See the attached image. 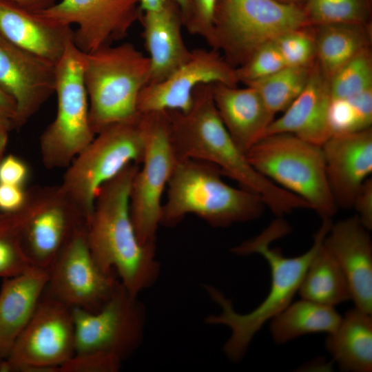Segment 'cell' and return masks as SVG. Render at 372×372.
I'll use <instances>...</instances> for the list:
<instances>
[{"mask_svg": "<svg viewBox=\"0 0 372 372\" xmlns=\"http://www.w3.org/2000/svg\"><path fill=\"white\" fill-rule=\"evenodd\" d=\"M49 278V270L32 267L3 278L0 290V361L4 360L34 314Z\"/></svg>", "mask_w": 372, "mask_h": 372, "instance_id": "obj_24", "label": "cell"}, {"mask_svg": "<svg viewBox=\"0 0 372 372\" xmlns=\"http://www.w3.org/2000/svg\"><path fill=\"white\" fill-rule=\"evenodd\" d=\"M166 0H140V7L142 11L156 10L161 8Z\"/></svg>", "mask_w": 372, "mask_h": 372, "instance_id": "obj_43", "label": "cell"}, {"mask_svg": "<svg viewBox=\"0 0 372 372\" xmlns=\"http://www.w3.org/2000/svg\"><path fill=\"white\" fill-rule=\"evenodd\" d=\"M314 63L304 67L286 66L269 76L245 85L258 92L268 110L275 116L285 112L302 92Z\"/></svg>", "mask_w": 372, "mask_h": 372, "instance_id": "obj_29", "label": "cell"}, {"mask_svg": "<svg viewBox=\"0 0 372 372\" xmlns=\"http://www.w3.org/2000/svg\"><path fill=\"white\" fill-rule=\"evenodd\" d=\"M282 3L303 6L306 0H276Z\"/></svg>", "mask_w": 372, "mask_h": 372, "instance_id": "obj_45", "label": "cell"}, {"mask_svg": "<svg viewBox=\"0 0 372 372\" xmlns=\"http://www.w3.org/2000/svg\"><path fill=\"white\" fill-rule=\"evenodd\" d=\"M286 66L273 41H271L259 48L245 64L236 68V73L238 81L245 85L269 76Z\"/></svg>", "mask_w": 372, "mask_h": 372, "instance_id": "obj_35", "label": "cell"}, {"mask_svg": "<svg viewBox=\"0 0 372 372\" xmlns=\"http://www.w3.org/2000/svg\"><path fill=\"white\" fill-rule=\"evenodd\" d=\"M139 21L150 61L149 83L160 82L188 61L192 51L183 40V23L174 0L156 10L142 11Z\"/></svg>", "mask_w": 372, "mask_h": 372, "instance_id": "obj_20", "label": "cell"}, {"mask_svg": "<svg viewBox=\"0 0 372 372\" xmlns=\"http://www.w3.org/2000/svg\"><path fill=\"white\" fill-rule=\"evenodd\" d=\"M307 25L300 6L276 0H218L210 46L237 68L263 45Z\"/></svg>", "mask_w": 372, "mask_h": 372, "instance_id": "obj_8", "label": "cell"}, {"mask_svg": "<svg viewBox=\"0 0 372 372\" xmlns=\"http://www.w3.org/2000/svg\"><path fill=\"white\" fill-rule=\"evenodd\" d=\"M23 187L0 183V211L10 212L19 209L26 198Z\"/></svg>", "mask_w": 372, "mask_h": 372, "instance_id": "obj_40", "label": "cell"}, {"mask_svg": "<svg viewBox=\"0 0 372 372\" xmlns=\"http://www.w3.org/2000/svg\"><path fill=\"white\" fill-rule=\"evenodd\" d=\"M29 176V167L21 158L9 154L0 161V183L24 187Z\"/></svg>", "mask_w": 372, "mask_h": 372, "instance_id": "obj_38", "label": "cell"}, {"mask_svg": "<svg viewBox=\"0 0 372 372\" xmlns=\"http://www.w3.org/2000/svg\"><path fill=\"white\" fill-rule=\"evenodd\" d=\"M341 317L335 307L301 298L274 316L269 329L274 342L282 344L307 334L329 333Z\"/></svg>", "mask_w": 372, "mask_h": 372, "instance_id": "obj_27", "label": "cell"}, {"mask_svg": "<svg viewBox=\"0 0 372 372\" xmlns=\"http://www.w3.org/2000/svg\"><path fill=\"white\" fill-rule=\"evenodd\" d=\"M16 105L14 100L0 87V125L14 130Z\"/></svg>", "mask_w": 372, "mask_h": 372, "instance_id": "obj_41", "label": "cell"}, {"mask_svg": "<svg viewBox=\"0 0 372 372\" xmlns=\"http://www.w3.org/2000/svg\"><path fill=\"white\" fill-rule=\"evenodd\" d=\"M150 61L132 43L85 53L83 80L95 135L106 127L137 117V100L149 83Z\"/></svg>", "mask_w": 372, "mask_h": 372, "instance_id": "obj_5", "label": "cell"}, {"mask_svg": "<svg viewBox=\"0 0 372 372\" xmlns=\"http://www.w3.org/2000/svg\"><path fill=\"white\" fill-rule=\"evenodd\" d=\"M369 231L355 215L338 221L323 245L340 266L355 307L372 314V242Z\"/></svg>", "mask_w": 372, "mask_h": 372, "instance_id": "obj_18", "label": "cell"}, {"mask_svg": "<svg viewBox=\"0 0 372 372\" xmlns=\"http://www.w3.org/2000/svg\"><path fill=\"white\" fill-rule=\"evenodd\" d=\"M303 10L310 25L369 23L371 0H306Z\"/></svg>", "mask_w": 372, "mask_h": 372, "instance_id": "obj_31", "label": "cell"}, {"mask_svg": "<svg viewBox=\"0 0 372 372\" xmlns=\"http://www.w3.org/2000/svg\"><path fill=\"white\" fill-rule=\"evenodd\" d=\"M218 0H188L182 14L183 28L194 35L203 38L210 45L216 6Z\"/></svg>", "mask_w": 372, "mask_h": 372, "instance_id": "obj_36", "label": "cell"}, {"mask_svg": "<svg viewBox=\"0 0 372 372\" xmlns=\"http://www.w3.org/2000/svg\"><path fill=\"white\" fill-rule=\"evenodd\" d=\"M32 12L46 9L57 2V0H9Z\"/></svg>", "mask_w": 372, "mask_h": 372, "instance_id": "obj_42", "label": "cell"}, {"mask_svg": "<svg viewBox=\"0 0 372 372\" xmlns=\"http://www.w3.org/2000/svg\"><path fill=\"white\" fill-rule=\"evenodd\" d=\"M9 130L0 125V161L4 156L6 147L8 142Z\"/></svg>", "mask_w": 372, "mask_h": 372, "instance_id": "obj_44", "label": "cell"}, {"mask_svg": "<svg viewBox=\"0 0 372 372\" xmlns=\"http://www.w3.org/2000/svg\"><path fill=\"white\" fill-rule=\"evenodd\" d=\"M331 98H349L372 89V54L365 48L329 80Z\"/></svg>", "mask_w": 372, "mask_h": 372, "instance_id": "obj_32", "label": "cell"}, {"mask_svg": "<svg viewBox=\"0 0 372 372\" xmlns=\"http://www.w3.org/2000/svg\"><path fill=\"white\" fill-rule=\"evenodd\" d=\"M356 215L362 225L372 229V179L367 178L360 186L353 201Z\"/></svg>", "mask_w": 372, "mask_h": 372, "instance_id": "obj_39", "label": "cell"}, {"mask_svg": "<svg viewBox=\"0 0 372 372\" xmlns=\"http://www.w3.org/2000/svg\"><path fill=\"white\" fill-rule=\"evenodd\" d=\"M23 250L33 267L49 270L87 220L59 185H34L16 210Z\"/></svg>", "mask_w": 372, "mask_h": 372, "instance_id": "obj_10", "label": "cell"}, {"mask_svg": "<svg viewBox=\"0 0 372 372\" xmlns=\"http://www.w3.org/2000/svg\"><path fill=\"white\" fill-rule=\"evenodd\" d=\"M273 41L287 66H310L316 61V45L313 25L287 31Z\"/></svg>", "mask_w": 372, "mask_h": 372, "instance_id": "obj_34", "label": "cell"}, {"mask_svg": "<svg viewBox=\"0 0 372 372\" xmlns=\"http://www.w3.org/2000/svg\"><path fill=\"white\" fill-rule=\"evenodd\" d=\"M145 153L141 114L113 123L97 133L65 168L62 192L86 219L103 185L130 163L141 165Z\"/></svg>", "mask_w": 372, "mask_h": 372, "instance_id": "obj_7", "label": "cell"}, {"mask_svg": "<svg viewBox=\"0 0 372 372\" xmlns=\"http://www.w3.org/2000/svg\"><path fill=\"white\" fill-rule=\"evenodd\" d=\"M80 231L63 249L49 269L43 295L72 309L99 311L120 283L114 272L104 271L94 259L86 238Z\"/></svg>", "mask_w": 372, "mask_h": 372, "instance_id": "obj_15", "label": "cell"}, {"mask_svg": "<svg viewBox=\"0 0 372 372\" xmlns=\"http://www.w3.org/2000/svg\"><path fill=\"white\" fill-rule=\"evenodd\" d=\"M220 83L236 86V68L214 49H195L187 62L165 79L147 84L137 100L139 114L166 110L187 112L193 93L201 84Z\"/></svg>", "mask_w": 372, "mask_h": 372, "instance_id": "obj_16", "label": "cell"}, {"mask_svg": "<svg viewBox=\"0 0 372 372\" xmlns=\"http://www.w3.org/2000/svg\"><path fill=\"white\" fill-rule=\"evenodd\" d=\"M32 267L22 248L17 211H0V278L18 276Z\"/></svg>", "mask_w": 372, "mask_h": 372, "instance_id": "obj_33", "label": "cell"}, {"mask_svg": "<svg viewBox=\"0 0 372 372\" xmlns=\"http://www.w3.org/2000/svg\"><path fill=\"white\" fill-rule=\"evenodd\" d=\"M55 63L0 36V87L16 105L14 130L23 127L54 93Z\"/></svg>", "mask_w": 372, "mask_h": 372, "instance_id": "obj_17", "label": "cell"}, {"mask_svg": "<svg viewBox=\"0 0 372 372\" xmlns=\"http://www.w3.org/2000/svg\"><path fill=\"white\" fill-rule=\"evenodd\" d=\"M321 147L338 207L353 208L360 186L372 172V128L331 136Z\"/></svg>", "mask_w": 372, "mask_h": 372, "instance_id": "obj_19", "label": "cell"}, {"mask_svg": "<svg viewBox=\"0 0 372 372\" xmlns=\"http://www.w3.org/2000/svg\"><path fill=\"white\" fill-rule=\"evenodd\" d=\"M84 56L72 39L55 64L56 113L39 138L41 161L49 169L66 168L95 136L83 80Z\"/></svg>", "mask_w": 372, "mask_h": 372, "instance_id": "obj_9", "label": "cell"}, {"mask_svg": "<svg viewBox=\"0 0 372 372\" xmlns=\"http://www.w3.org/2000/svg\"><path fill=\"white\" fill-rule=\"evenodd\" d=\"M246 156L257 172L304 200L322 220L336 214L321 146L291 134L278 133L262 137Z\"/></svg>", "mask_w": 372, "mask_h": 372, "instance_id": "obj_6", "label": "cell"}, {"mask_svg": "<svg viewBox=\"0 0 372 372\" xmlns=\"http://www.w3.org/2000/svg\"><path fill=\"white\" fill-rule=\"evenodd\" d=\"M174 1L177 4L180 10V14L182 15V14L184 12V11L186 9L188 0H174Z\"/></svg>", "mask_w": 372, "mask_h": 372, "instance_id": "obj_46", "label": "cell"}, {"mask_svg": "<svg viewBox=\"0 0 372 372\" xmlns=\"http://www.w3.org/2000/svg\"><path fill=\"white\" fill-rule=\"evenodd\" d=\"M325 348L340 369L372 371V314L356 307L349 309L337 327L327 333Z\"/></svg>", "mask_w": 372, "mask_h": 372, "instance_id": "obj_25", "label": "cell"}, {"mask_svg": "<svg viewBox=\"0 0 372 372\" xmlns=\"http://www.w3.org/2000/svg\"><path fill=\"white\" fill-rule=\"evenodd\" d=\"M141 114L145 153L130 192V212L140 243L155 244L160 225L163 193L178 159L169 134L165 111Z\"/></svg>", "mask_w": 372, "mask_h": 372, "instance_id": "obj_11", "label": "cell"}, {"mask_svg": "<svg viewBox=\"0 0 372 372\" xmlns=\"http://www.w3.org/2000/svg\"><path fill=\"white\" fill-rule=\"evenodd\" d=\"M140 165L130 163L99 189L87 224L90 251L107 273H118L120 282L138 296L154 284L160 265L155 244L138 241L130 212V192Z\"/></svg>", "mask_w": 372, "mask_h": 372, "instance_id": "obj_3", "label": "cell"}, {"mask_svg": "<svg viewBox=\"0 0 372 372\" xmlns=\"http://www.w3.org/2000/svg\"><path fill=\"white\" fill-rule=\"evenodd\" d=\"M0 36L56 64L73 39V30L71 27L49 25L34 12L11 1L0 0Z\"/></svg>", "mask_w": 372, "mask_h": 372, "instance_id": "obj_23", "label": "cell"}, {"mask_svg": "<svg viewBox=\"0 0 372 372\" xmlns=\"http://www.w3.org/2000/svg\"><path fill=\"white\" fill-rule=\"evenodd\" d=\"M121 363L118 358L103 352L78 353L60 366L57 372H116Z\"/></svg>", "mask_w": 372, "mask_h": 372, "instance_id": "obj_37", "label": "cell"}, {"mask_svg": "<svg viewBox=\"0 0 372 372\" xmlns=\"http://www.w3.org/2000/svg\"><path fill=\"white\" fill-rule=\"evenodd\" d=\"M211 87L223 124L238 147L246 154L263 137L275 116L251 86L240 88L214 83Z\"/></svg>", "mask_w": 372, "mask_h": 372, "instance_id": "obj_22", "label": "cell"}, {"mask_svg": "<svg viewBox=\"0 0 372 372\" xmlns=\"http://www.w3.org/2000/svg\"><path fill=\"white\" fill-rule=\"evenodd\" d=\"M330 101L329 81L316 61L304 90L282 116L273 119L263 137L288 133L322 146L331 137L327 118Z\"/></svg>", "mask_w": 372, "mask_h": 372, "instance_id": "obj_21", "label": "cell"}, {"mask_svg": "<svg viewBox=\"0 0 372 372\" xmlns=\"http://www.w3.org/2000/svg\"><path fill=\"white\" fill-rule=\"evenodd\" d=\"M220 168L192 158L178 160L167 184L160 225L173 227L194 214L214 227L260 218L266 206L257 194L234 187L222 179Z\"/></svg>", "mask_w": 372, "mask_h": 372, "instance_id": "obj_4", "label": "cell"}, {"mask_svg": "<svg viewBox=\"0 0 372 372\" xmlns=\"http://www.w3.org/2000/svg\"><path fill=\"white\" fill-rule=\"evenodd\" d=\"M120 282L105 304L92 313L74 308L75 353L98 351L122 362L141 344L146 320L144 305Z\"/></svg>", "mask_w": 372, "mask_h": 372, "instance_id": "obj_13", "label": "cell"}, {"mask_svg": "<svg viewBox=\"0 0 372 372\" xmlns=\"http://www.w3.org/2000/svg\"><path fill=\"white\" fill-rule=\"evenodd\" d=\"M327 118L331 136L371 127L372 89L349 98H331Z\"/></svg>", "mask_w": 372, "mask_h": 372, "instance_id": "obj_30", "label": "cell"}, {"mask_svg": "<svg viewBox=\"0 0 372 372\" xmlns=\"http://www.w3.org/2000/svg\"><path fill=\"white\" fill-rule=\"evenodd\" d=\"M75 351L72 309L43 294L9 354L0 361V371L57 372Z\"/></svg>", "mask_w": 372, "mask_h": 372, "instance_id": "obj_12", "label": "cell"}, {"mask_svg": "<svg viewBox=\"0 0 372 372\" xmlns=\"http://www.w3.org/2000/svg\"><path fill=\"white\" fill-rule=\"evenodd\" d=\"M331 224V219H322L311 248L296 257H286L280 249L270 247L271 242L291 231L282 217H278L259 235L231 249L233 254L238 256H262L267 261L271 271V287L267 296L248 313L236 312L231 301L219 289L212 286L205 287L210 298L222 309L218 314L209 315L205 322L209 324L225 325L231 330L230 337L223 346L224 353L231 361H240L253 338L265 323L291 302L309 262L322 243Z\"/></svg>", "mask_w": 372, "mask_h": 372, "instance_id": "obj_2", "label": "cell"}, {"mask_svg": "<svg viewBox=\"0 0 372 372\" xmlns=\"http://www.w3.org/2000/svg\"><path fill=\"white\" fill-rule=\"evenodd\" d=\"M34 12L52 26L76 25L73 42L87 54L123 39L142 10L140 0H61Z\"/></svg>", "mask_w": 372, "mask_h": 372, "instance_id": "obj_14", "label": "cell"}, {"mask_svg": "<svg viewBox=\"0 0 372 372\" xmlns=\"http://www.w3.org/2000/svg\"><path fill=\"white\" fill-rule=\"evenodd\" d=\"M298 293L302 299L333 307L351 300L347 281L323 242L309 262Z\"/></svg>", "mask_w": 372, "mask_h": 372, "instance_id": "obj_28", "label": "cell"}, {"mask_svg": "<svg viewBox=\"0 0 372 372\" xmlns=\"http://www.w3.org/2000/svg\"><path fill=\"white\" fill-rule=\"evenodd\" d=\"M315 30L316 62L329 79L371 41V25L331 23L313 25Z\"/></svg>", "mask_w": 372, "mask_h": 372, "instance_id": "obj_26", "label": "cell"}, {"mask_svg": "<svg viewBox=\"0 0 372 372\" xmlns=\"http://www.w3.org/2000/svg\"><path fill=\"white\" fill-rule=\"evenodd\" d=\"M211 84L198 85L186 112L165 111L170 141L178 160L192 158L218 166L223 175L258 195L277 217L304 207V201L257 172L233 141L215 106Z\"/></svg>", "mask_w": 372, "mask_h": 372, "instance_id": "obj_1", "label": "cell"}]
</instances>
